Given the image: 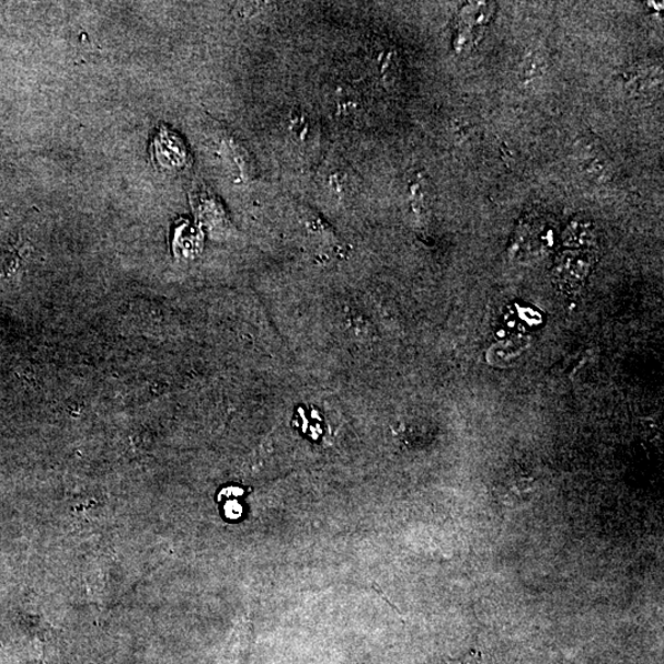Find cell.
<instances>
[{
  "label": "cell",
  "mask_w": 664,
  "mask_h": 664,
  "mask_svg": "<svg viewBox=\"0 0 664 664\" xmlns=\"http://www.w3.org/2000/svg\"><path fill=\"white\" fill-rule=\"evenodd\" d=\"M442 664H481V653L471 651L469 655L459 660H447Z\"/></svg>",
  "instance_id": "obj_1"
}]
</instances>
